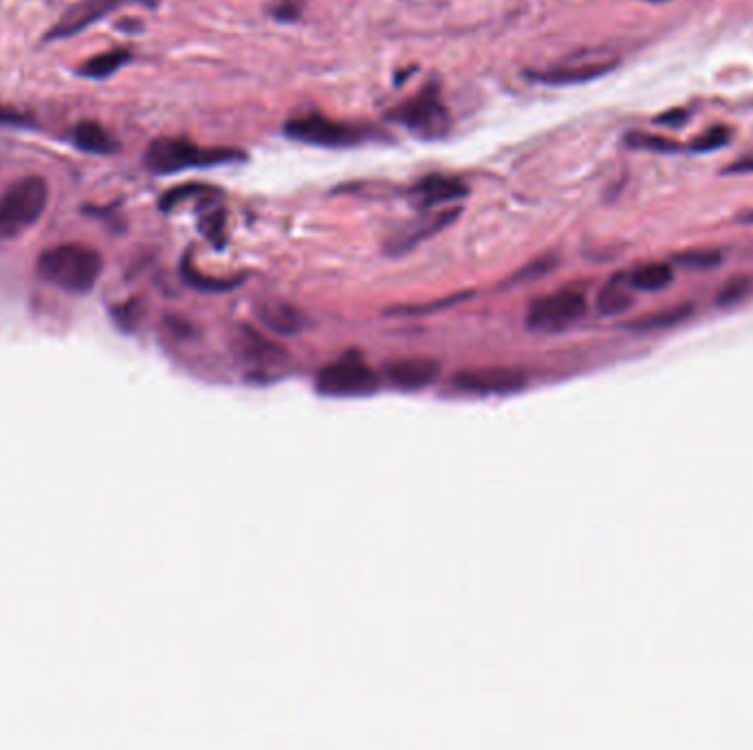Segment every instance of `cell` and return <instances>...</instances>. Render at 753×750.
Wrapping results in <instances>:
<instances>
[{"instance_id":"obj_28","label":"cell","mask_w":753,"mask_h":750,"mask_svg":"<svg viewBox=\"0 0 753 750\" xmlns=\"http://www.w3.org/2000/svg\"><path fill=\"white\" fill-rule=\"evenodd\" d=\"M185 278H188L194 286H199V289H229V286H234V284H236L234 280L221 282V280H210V278H205V275L192 271V269H190V264H185Z\"/></svg>"},{"instance_id":"obj_29","label":"cell","mask_w":753,"mask_h":750,"mask_svg":"<svg viewBox=\"0 0 753 750\" xmlns=\"http://www.w3.org/2000/svg\"><path fill=\"white\" fill-rule=\"evenodd\" d=\"M690 117H692L690 110H685V108H672V110H668V113L659 115L654 121H657L659 126H665V128H679V126H683L685 121L690 119Z\"/></svg>"},{"instance_id":"obj_4","label":"cell","mask_w":753,"mask_h":750,"mask_svg":"<svg viewBox=\"0 0 753 750\" xmlns=\"http://www.w3.org/2000/svg\"><path fill=\"white\" fill-rule=\"evenodd\" d=\"M285 135L300 143L322 148H353L375 139H388L384 132L368 124H351V121H335L318 113L293 117L285 124Z\"/></svg>"},{"instance_id":"obj_27","label":"cell","mask_w":753,"mask_h":750,"mask_svg":"<svg viewBox=\"0 0 753 750\" xmlns=\"http://www.w3.org/2000/svg\"><path fill=\"white\" fill-rule=\"evenodd\" d=\"M555 260L553 256H547V258H538L536 262H531L529 267L522 269L520 273H516V282H522V280H533V278H542L544 273H549L553 267H555Z\"/></svg>"},{"instance_id":"obj_13","label":"cell","mask_w":753,"mask_h":750,"mask_svg":"<svg viewBox=\"0 0 753 750\" xmlns=\"http://www.w3.org/2000/svg\"><path fill=\"white\" fill-rule=\"evenodd\" d=\"M617 66V62H591V64H562L553 66L547 71H529L527 77L538 84L549 86H569V84H584L597 80L606 73H610Z\"/></svg>"},{"instance_id":"obj_3","label":"cell","mask_w":753,"mask_h":750,"mask_svg":"<svg viewBox=\"0 0 753 750\" xmlns=\"http://www.w3.org/2000/svg\"><path fill=\"white\" fill-rule=\"evenodd\" d=\"M49 203V185L42 176H23L0 194V240H14L34 227Z\"/></svg>"},{"instance_id":"obj_33","label":"cell","mask_w":753,"mask_h":750,"mask_svg":"<svg viewBox=\"0 0 753 750\" xmlns=\"http://www.w3.org/2000/svg\"><path fill=\"white\" fill-rule=\"evenodd\" d=\"M648 3H668V0H648Z\"/></svg>"},{"instance_id":"obj_31","label":"cell","mask_w":753,"mask_h":750,"mask_svg":"<svg viewBox=\"0 0 753 750\" xmlns=\"http://www.w3.org/2000/svg\"><path fill=\"white\" fill-rule=\"evenodd\" d=\"M725 174H747V172H753V154H745V157L736 159L731 165H727V168L723 170Z\"/></svg>"},{"instance_id":"obj_30","label":"cell","mask_w":753,"mask_h":750,"mask_svg":"<svg viewBox=\"0 0 753 750\" xmlns=\"http://www.w3.org/2000/svg\"><path fill=\"white\" fill-rule=\"evenodd\" d=\"M31 117L27 113H20L14 106H5L0 104V124H9V126H25L29 124Z\"/></svg>"},{"instance_id":"obj_10","label":"cell","mask_w":753,"mask_h":750,"mask_svg":"<svg viewBox=\"0 0 753 750\" xmlns=\"http://www.w3.org/2000/svg\"><path fill=\"white\" fill-rule=\"evenodd\" d=\"M126 5V0H80L73 7H69L60 20L47 33V40H64L75 33L84 31L86 27L95 25L97 20L113 14L115 9Z\"/></svg>"},{"instance_id":"obj_25","label":"cell","mask_w":753,"mask_h":750,"mask_svg":"<svg viewBox=\"0 0 753 750\" xmlns=\"http://www.w3.org/2000/svg\"><path fill=\"white\" fill-rule=\"evenodd\" d=\"M751 282L747 278H731L723 289L718 291V304L720 306H734L740 304L749 295Z\"/></svg>"},{"instance_id":"obj_7","label":"cell","mask_w":753,"mask_h":750,"mask_svg":"<svg viewBox=\"0 0 753 750\" xmlns=\"http://www.w3.org/2000/svg\"><path fill=\"white\" fill-rule=\"evenodd\" d=\"M318 392L326 396H364L377 390L379 379L359 357L337 359L318 374Z\"/></svg>"},{"instance_id":"obj_19","label":"cell","mask_w":753,"mask_h":750,"mask_svg":"<svg viewBox=\"0 0 753 750\" xmlns=\"http://www.w3.org/2000/svg\"><path fill=\"white\" fill-rule=\"evenodd\" d=\"M626 146L632 150H643V152H654V154H676L683 152L685 148L681 143H676L674 139L654 135V132H628L626 135Z\"/></svg>"},{"instance_id":"obj_16","label":"cell","mask_w":753,"mask_h":750,"mask_svg":"<svg viewBox=\"0 0 753 750\" xmlns=\"http://www.w3.org/2000/svg\"><path fill=\"white\" fill-rule=\"evenodd\" d=\"M674 280V269L668 262H650L628 275V282L635 291H663Z\"/></svg>"},{"instance_id":"obj_21","label":"cell","mask_w":753,"mask_h":750,"mask_svg":"<svg viewBox=\"0 0 753 750\" xmlns=\"http://www.w3.org/2000/svg\"><path fill=\"white\" fill-rule=\"evenodd\" d=\"M731 137H734V130H731L725 124H716L712 128H707L705 132H701V135H698V137H694L690 141V146H687L685 150H690V152H714V150H720V148H727L729 143H731Z\"/></svg>"},{"instance_id":"obj_5","label":"cell","mask_w":753,"mask_h":750,"mask_svg":"<svg viewBox=\"0 0 753 750\" xmlns=\"http://www.w3.org/2000/svg\"><path fill=\"white\" fill-rule=\"evenodd\" d=\"M386 117L428 139L445 135L450 126V115L441 99V86L436 82L425 84L417 95L392 108Z\"/></svg>"},{"instance_id":"obj_18","label":"cell","mask_w":753,"mask_h":750,"mask_svg":"<svg viewBox=\"0 0 753 750\" xmlns=\"http://www.w3.org/2000/svg\"><path fill=\"white\" fill-rule=\"evenodd\" d=\"M130 60H133V55H130V51H126V49H113V51L97 53L95 58L86 60L80 66V75L89 77V80H104V77H111L115 71L122 69V66H126Z\"/></svg>"},{"instance_id":"obj_24","label":"cell","mask_w":753,"mask_h":750,"mask_svg":"<svg viewBox=\"0 0 753 750\" xmlns=\"http://www.w3.org/2000/svg\"><path fill=\"white\" fill-rule=\"evenodd\" d=\"M201 231L216 247L225 245V209H214L201 218Z\"/></svg>"},{"instance_id":"obj_9","label":"cell","mask_w":753,"mask_h":750,"mask_svg":"<svg viewBox=\"0 0 753 750\" xmlns=\"http://www.w3.org/2000/svg\"><path fill=\"white\" fill-rule=\"evenodd\" d=\"M461 212L463 209L456 205V207L441 209V212L423 214L419 220H414V223L399 229L397 234H392L388 238L386 253L388 256H401V253H408L410 249L421 245L423 240H428L439 234V231H443L445 227H450L454 220L461 216Z\"/></svg>"},{"instance_id":"obj_17","label":"cell","mask_w":753,"mask_h":750,"mask_svg":"<svg viewBox=\"0 0 753 750\" xmlns=\"http://www.w3.org/2000/svg\"><path fill=\"white\" fill-rule=\"evenodd\" d=\"M632 286L628 282V278H613L610 280L602 291H599L597 295V308L602 315H619L628 311V308L632 306V302H635V297H632Z\"/></svg>"},{"instance_id":"obj_20","label":"cell","mask_w":753,"mask_h":750,"mask_svg":"<svg viewBox=\"0 0 753 750\" xmlns=\"http://www.w3.org/2000/svg\"><path fill=\"white\" fill-rule=\"evenodd\" d=\"M692 311H694L692 306H676V308H668V311H661L657 315L641 317V319H637L635 324H630V326L637 328V330H663V328H672V326L683 324L685 319L692 315Z\"/></svg>"},{"instance_id":"obj_26","label":"cell","mask_w":753,"mask_h":750,"mask_svg":"<svg viewBox=\"0 0 753 750\" xmlns=\"http://www.w3.org/2000/svg\"><path fill=\"white\" fill-rule=\"evenodd\" d=\"M304 0H278L271 9V16L280 22H296L302 16Z\"/></svg>"},{"instance_id":"obj_15","label":"cell","mask_w":753,"mask_h":750,"mask_svg":"<svg viewBox=\"0 0 753 750\" xmlns=\"http://www.w3.org/2000/svg\"><path fill=\"white\" fill-rule=\"evenodd\" d=\"M258 315L260 322L280 335H296L307 326V317H304L296 306L289 304L267 302L258 308Z\"/></svg>"},{"instance_id":"obj_1","label":"cell","mask_w":753,"mask_h":750,"mask_svg":"<svg viewBox=\"0 0 753 750\" xmlns=\"http://www.w3.org/2000/svg\"><path fill=\"white\" fill-rule=\"evenodd\" d=\"M102 256L86 245H60L38 258V273L58 289L75 295L93 291L102 275Z\"/></svg>"},{"instance_id":"obj_8","label":"cell","mask_w":753,"mask_h":750,"mask_svg":"<svg viewBox=\"0 0 753 750\" xmlns=\"http://www.w3.org/2000/svg\"><path fill=\"white\" fill-rule=\"evenodd\" d=\"M458 390L467 394H511L527 385L525 372L516 368H476L463 370L452 379Z\"/></svg>"},{"instance_id":"obj_32","label":"cell","mask_w":753,"mask_h":750,"mask_svg":"<svg viewBox=\"0 0 753 750\" xmlns=\"http://www.w3.org/2000/svg\"><path fill=\"white\" fill-rule=\"evenodd\" d=\"M740 223H753V212H747L740 216Z\"/></svg>"},{"instance_id":"obj_22","label":"cell","mask_w":753,"mask_h":750,"mask_svg":"<svg viewBox=\"0 0 753 750\" xmlns=\"http://www.w3.org/2000/svg\"><path fill=\"white\" fill-rule=\"evenodd\" d=\"M210 192H216V190H212V187H207V185H199V183H185L179 187H172V190L163 194L159 207L163 209V212H170V209H174L183 201H188V198H207L205 194H210Z\"/></svg>"},{"instance_id":"obj_12","label":"cell","mask_w":753,"mask_h":750,"mask_svg":"<svg viewBox=\"0 0 753 750\" xmlns=\"http://www.w3.org/2000/svg\"><path fill=\"white\" fill-rule=\"evenodd\" d=\"M388 381L399 390H423L432 385L441 374L439 361L428 357L399 359L386 368Z\"/></svg>"},{"instance_id":"obj_14","label":"cell","mask_w":753,"mask_h":750,"mask_svg":"<svg viewBox=\"0 0 753 750\" xmlns=\"http://www.w3.org/2000/svg\"><path fill=\"white\" fill-rule=\"evenodd\" d=\"M71 141L78 150L100 154V157H108V154L119 152V141L102 124H97V121L91 119L80 121V124L73 126Z\"/></svg>"},{"instance_id":"obj_2","label":"cell","mask_w":753,"mask_h":750,"mask_svg":"<svg viewBox=\"0 0 753 750\" xmlns=\"http://www.w3.org/2000/svg\"><path fill=\"white\" fill-rule=\"evenodd\" d=\"M247 154L236 148H201L183 137H161L148 146L144 163L155 174H177L192 168H212L234 161H245Z\"/></svg>"},{"instance_id":"obj_6","label":"cell","mask_w":753,"mask_h":750,"mask_svg":"<svg viewBox=\"0 0 753 750\" xmlns=\"http://www.w3.org/2000/svg\"><path fill=\"white\" fill-rule=\"evenodd\" d=\"M586 295L580 289H562L544 295L531 304L527 313V326L540 333H560L571 328L586 315Z\"/></svg>"},{"instance_id":"obj_23","label":"cell","mask_w":753,"mask_h":750,"mask_svg":"<svg viewBox=\"0 0 753 750\" xmlns=\"http://www.w3.org/2000/svg\"><path fill=\"white\" fill-rule=\"evenodd\" d=\"M674 260L687 269H714L716 264L723 262V253L714 249H696L679 253Z\"/></svg>"},{"instance_id":"obj_11","label":"cell","mask_w":753,"mask_h":750,"mask_svg":"<svg viewBox=\"0 0 753 750\" xmlns=\"http://www.w3.org/2000/svg\"><path fill=\"white\" fill-rule=\"evenodd\" d=\"M410 194L419 209H423V212H432L434 207L450 205L458 201V198L467 196L469 185L463 179H458V176L432 174L423 176V179L412 187Z\"/></svg>"}]
</instances>
